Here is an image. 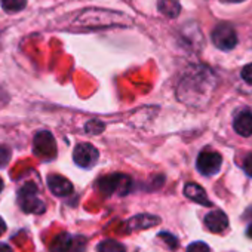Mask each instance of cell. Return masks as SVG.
I'll return each instance as SVG.
<instances>
[{"instance_id":"6da1fadb","label":"cell","mask_w":252,"mask_h":252,"mask_svg":"<svg viewBox=\"0 0 252 252\" xmlns=\"http://www.w3.org/2000/svg\"><path fill=\"white\" fill-rule=\"evenodd\" d=\"M18 203L27 214H42L46 209L45 202L39 196V190L34 183L24 184L18 191Z\"/></svg>"},{"instance_id":"7a4b0ae2","label":"cell","mask_w":252,"mask_h":252,"mask_svg":"<svg viewBox=\"0 0 252 252\" xmlns=\"http://www.w3.org/2000/svg\"><path fill=\"white\" fill-rule=\"evenodd\" d=\"M98 190L107 196L119 193V194H126L131 189V178L123 174H113L108 177H102L98 181Z\"/></svg>"},{"instance_id":"3957f363","label":"cell","mask_w":252,"mask_h":252,"mask_svg":"<svg viewBox=\"0 0 252 252\" xmlns=\"http://www.w3.org/2000/svg\"><path fill=\"white\" fill-rule=\"evenodd\" d=\"M212 42L221 51H231L237 45L236 30L228 24H220L212 32Z\"/></svg>"},{"instance_id":"277c9868","label":"cell","mask_w":252,"mask_h":252,"mask_svg":"<svg viewBox=\"0 0 252 252\" xmlns=\"http://www.w3.org/2000/svg\"><path fill=\"white\" fill-rule=\"evenodd\" d=\"M221 165H222V158L217 152H202L196 162L197 171L206 177L218 174L221 169Z\"/></svg>"},{"instance_id":"5b68a950","label":"cell","mask_w":252,"mask_h":252,"mask_svg":"<svg viewBox=\"0 0 252 252\" xmlns=\"http://www.w3.org/2000/svg\"><path fill=\"white\" fill-rule=\"evenodd\" d=\"M34 153L42 159H54L57 155V144L51 132L42 131L34 137Z\"/></svg>"},{"instance_id":"8992f818","label":"cell","mask_w":252,"mask_h":252,"mask_svg":"<svg viewBox=\"0 0 252 252\" xmlns=\"http://www.w3.org/2000/svg\"><path fill=\"white\" fill-rule=\"evenodd\" d=\"M73 159L80 168H92L98 160V150L89 143L77 144L73 152Z\"/></svg>"},{"instance_id":"52a82bcc","label":"cell","mask_w":252,"mask_h":252,"mask_svg":"<svg viewBox=\"0 0 252 252\" xmlns=\"http://www.w3.org/2000/svg\"><path fill=\"white\" fill-rule=\"evenodd\" d=\"M205 225L212 233H221L228 227V218L222 211L215 209L205 217Z\"/></svg>"},{"instance_id":"ba28073f","label":"cell","mask_w":252,"mask_h":252,"mask_svg":"<svg viewBox=\"0 0 252 252\" xmlns=\"http://www.w3.org/2000/svg\"><path fill=\"white\" fill-rule=\"evenodd\" d=\"M48 187L55 196H60V197H64L73 193V184L61 175H49Z\"/></svg>"},{"instance_id":"9c48e42d","label":"cell","mask_w":252,"mask_h":252,"mask_svg":"<svg viewBox=\"0 0 252 252\" xmlns=\"http://www.w3.org/2000/svg\"><path fill=\"white\" fill-rule=\"evenodd\" d=\"M160 222V218L156 217V215H150V214H140V215H135L132 217L129 221H128V231H138V230H143V228H150V227H155Z\"/></svg>"},{"instance_id":"30bf717a","label":"cell","mask_w":252,"mask_h":252,"mask_svg":"<svg viewBox=\"0 0 252 252\" xmlns=\"http://www.w3.org/2000/svg\"><path fill=\"white\" fill-rule=\"evenodd\" d=\"M184 194H186L190 200H193V202H196V203H199V205L212 206L211 200L208 199L206 191H205L199 184H196V183H187L186 187H184Z\"/></svg>"},{"instance_id":"8fae6325","label":"cell","mask_w":252,"mask_h":252,"mask_svg":"<svg viewBox=\"0 0 252 252\" xmlns=\"http://www.w3.org/2000/svg\"><path fill=\"white\" fill-rule=\"evenodd\" d=\"M234 131L242 137H251L252 135V113L242 111L233 122Z\"/></svg>"},{"instance_id":"7c38bea8","label":"cell","mask_w":252,"mask_h":252,"mask_svg":"<svg viewBox=\"0 0 252 252\" xmlns=\"http://www.w3.org/2000/svg\"><path fill=\"white\" fill-rule=\"evenodd\" d=\"M158 9L168 18H177L180 15L181 6L178 0H159Z\"/></svg>"},{"instance_id":"4fadbf2b","label":"cell","mask_w":252,"mask_h":252,"mask_svg":"<svg viewBox=\"0 0 252 252\" xmlns=\"http://www.w3.org/2000/svg\"><path fill=\"white\" fill-rule=\"evenodd\" d=\"M73 246V237L67 233L60 234L52 246V252H68Z\"/></svg>"},{"instance_id":"5bb4252c","label":"cell","mask_w":252,"mask_h":252,"mask_svg":"<svg viewBox=\"0 0 252 252\" xmlns=\"http://www.w3.org/2000/svg\"><path fill=\"white\" fill-rule=\"evenodd\" d=\"M96 251L98 252H126V248H125V245L119 243L117 240L105 239V240L98 243Z\"/></svg>"},{"instance_id":"9a60e30c","label":"cell","mask_w":252,"mask_h":252,"mask_svg":"<svg viewBox=\"0 0 252 252\" xmlns=\"http://www.w3.org/2000/svg\"><path fill=\"white\" fill-rule=\"evenodd\" d=\"M0 5L6 12H20L26 8L27 0H0Z\"/></svg>"},{"instance_id":"2e32d148","label":"cell","mask_w":252,"mask_h":252,"mask_svg":"<svg viewBox=\"0 0 252 252\" xmlns=\"http://www.w3.org/2000/svg\"><path fill=\"white\" fill-rule=\"evenodd\" d=\"M11 160V150L3 146V144H0V169L5 168Z\"/></svg>"},{"instance_id":"e0dca14e","label":"cell","mask_w":252,"mask_h":252,"mask_svg":"<svg viewBox=\"0 0 252 252\" xmlns=\"http://www.w3.org/2000/svg\"><path fill=\"white\" fill-rule=\"evenodd\" d=\"M186 252H211V249L205 242H194L187 248Z\"/></svg>"},{"instance_id":"ac0fdd59","label":"cell","mask_w":252,"mask_h":252,"mask_svg":"<svg viewBox=\"0 0 252 252\" xmlns=\"http://www.w3.org/2000/svg\"><path fill=\"white\" fill-rule=\"evenodd\" d=\"M104 129V125L98 120H91L88 125H86V131L89 134H99L101 131Z\"/></svg>"},{"instance_id":"d6986e66","label":"cell","mask_w":252,"mask_h":252,"mask_svg":"<svg viewBox=\"0 0 252 252\" xmlns=\"http://www.w3.org/2000/svg\"><path fill=\"white\" fill-rule=\"evenodd\" d=\"M242 79L246 83L252 85V64H248V65L243 67V70H242Z\"/></svg>"},{"instance_id":"ffe728a7","label":"cell","mask_w":252,"mask_h":252,"mask_svg":"<svg viewBox=\"0 0 252 252\" xmlns=\"http://www.w3.org/2000/svg\"><path fill=\"white\" fill-rule=\"evenodd\" d=\"M243 169L249 177H252V155L246 156V159L243 162Z\"/></svg>"},{"instance_id":"44dd1931","label":"cell","mask_w":252,"mask_h":252,"mask_svg":"<svg viewBox=\"0 0 252 252\" xmlns=\"http://www.w3.org/2000/svg\"><path fill=\"white\" fill-rule=\"evenodd\" d=\"M159 237H162V239H165L166 240V243L168 242H171V245H172V248H177V239L172 236V234H169V233H166V231H162L160 234H159Z\"/></svg>"},{"instance_id":"7402d4cb","label":"cell","mask_w":252,"mask_h":252,"mask_svg":"<svg viewBox=\"0 0 252 252\" xmlns=\"http://www.w3.org/2000/svg\"><path fill=\"white\" fill-rule=\"evenodd\" d=\"M0 252H14L12 248L6 243H0Z\"/></svg>"},{"instance_id":"603a6c76","label":"cell","mask_w":252,"mask_h":252,"mask_svg":"<svg viewBox=\"0 0 252 252\" xmlns=\"http://www.w3.org/2000/svg\"><path fill=\"white\" fill-rule=\"evenodd\" d=\"M5 231H6V224H5L3 218L0 217V236H2V234H3Z\"/></svg>"},{"instance_id":"cb8c5ba5","label":"cell","mask_w":252,"mask_h":252,"mask_svg":"<svg viewBox=\"0 0 252 252\" xmlns=\"http://www.w3.org/2000/svg\"><path fill=\"white\" fill-rule=\"evenodd\" d=\"M246 233H248V236H249V237L252 239V224H251V225L248 227V230H246Z\"/></svg>"},{"instance_id":"d4e9b609","label":"cell","mask_w":252,"mask_h":252,"mask_svg":"<svg viewBox=\"0 0 252 252\" xmlns=\"http://www.w3.org/2000/svg\"><path fill=\"white\" fill-rule=\"evenodd\" d=\"M2 190H3V180L0 178V191H2Z\"/></svg>"},{"instance_id":"484cf974","label":"cell","mask_w":252,"mask_h":252,"mask_svg":"<svg viewBox=\"0 0 252 252\" xmlns=\"http://www.w3.org/2000/svg\"><path fill=\"white\" fill-rule=\"evenodd\" d=\"M225 2H231V3H236V2H243V0H225Z\"/></svg>"}]
</instances>
